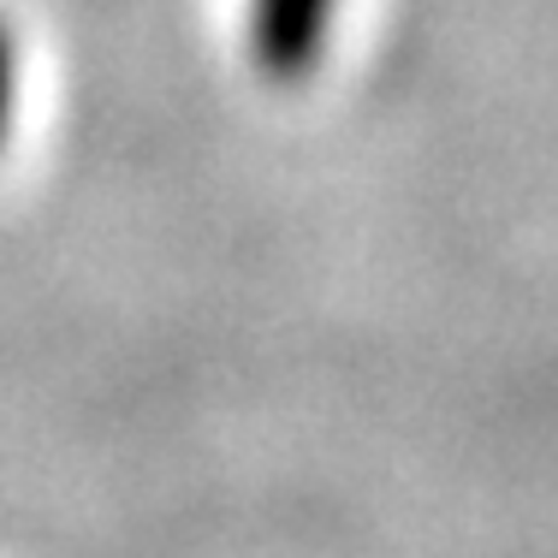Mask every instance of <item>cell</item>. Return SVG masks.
Instances as JSON below:
<instances>
[{"label":"cell","mask_w":558,"mask_h":558,"mask_svg":"<svg viewBox=\"0 0 558 558\" xmlns=\"http://www.w3.org/2000/svg\"><path fill=\"white\" fill-rule=\"evenodd\" d=\"M344 0H244V60L268 89H303L333 54Z\"/></svg>","instance_id":"obj_1"},{"label":"cell","mask_w":558,"mask_h":558,"mask_svg":"<svg viewBox=\"0 0 558 558\" xmlns=\"http://www.w3.org/2000/svg\"><path fill=\"white\" fill-rule=\"evenodd\" d=\"M24 119V36L12 24V12L0 7V155L12 149Z\"/></svg>","instance_id":"obj_2"}]
</instances>
